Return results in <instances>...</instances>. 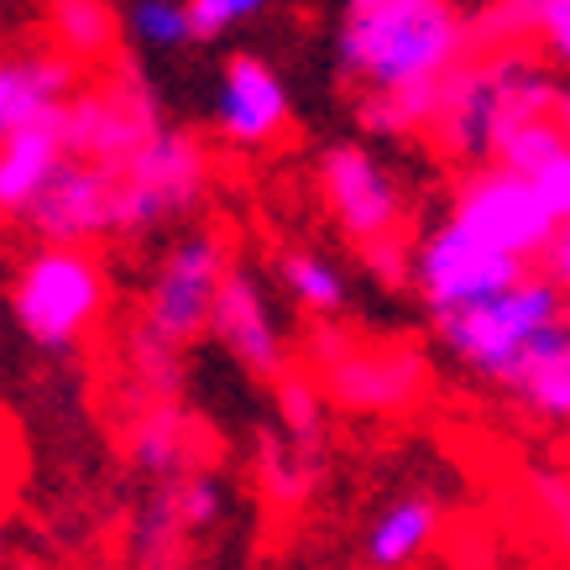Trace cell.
<instances>
[{
    "label": "cell",
    "instance_id": "cell-3",
    "mask_svg": "<svg viewBox=\"0 0 570 570\" xmlns=\"http://www.w3.org/2000/svg\"><path fill=\"white\" fill-rule=\"evenodd\" d=\"M570 320V298L550 273H529L513 288H502L498 298H487L476 309H461L440 320V341L471 377L492 382L508 393V382L519 377V366L529 362L534 341L550 325Z\"/></svg>",
    "mask_w": 570,
    "mask_h": 570
},
{
    "label": "cell",
    "instance_id": "cell-13",
    "mask_svg": "<svg viewBox=\"0 0 570 570\" xmlns=\"http://www.w3.org/2000/svg\"><path fill=\"white\" fill-rule=\"evenodd\" d=\"M209 341L242 366V372H252V377H262V382H277L283 372H294V351H288L283 320H277L262 277L252 273L246 262H230L220 294H215Z\"/></svg>",
    "mask_w": 570,
    "mask_h": 570
},
{
    "label": "cell",
    "instance_id": "cell-37",
    "mask_svg": "<svg viewBox=\"0 0 570 570\" xmlns=\"http://www.w3.org/2000/svg\"><path fill=\"white\" fill-rule=\"evenodd\" d=\"M554 121L570 131V85H566V95H560V110H554Z\"/></svg>",
    "mask_w": 570,
    "mask_h": 570
},
{
    "label": "cell",
    "instance_id": "cell-12",
    "mask_svg": "<svg viewBox=\"0 0 570 570\" xmlns=\"http://www.w3.org/2000/svg\"><path fill=\"white\" fill-rule=\"evenodd\" d=\"M294 126V95L288 79L257 58V52H230L220 63L215 95H209V131L225 147H242V153H267L288 137Z\"/></svg>",
    "mask_w": 570,
    "mask_h": 570
},
{
    "label": "cell",
    "instance_id": "cell-32",
    "mask_svg": "<svg viewBox=\"0 0 570 570\" xmlns=\"http://www.w3.org/2000/svg\"><path fill=\"white\" fill-rule=\"evenodd\" d=\"M273 0H189L194 27H199V42H215V37L236 32L246 21H257Z\"/></svg>",
    "mask_w": 570,
    "mask_h": 570
},
{
    "label": "cell",
    "instance_id": "cell-23",
    "mask_svg": "<svg viewBox=\"0 0 570 570\" xmlns=\"http://www.w3.org/2000/svg\"><path fill=\"white\" fill-rule=\"evenodd\" d=\"M314 471H320V461L304 455L283 430L257 434V476L273 502H304V492L314 487Z\"/></svg>",
    "mask_w": 570,
    "mask_h": 570
},
{
    "label": "cell",
    "instance_id": "cell-5",
    "mask_svg": "<svg viewBox=\"0 0 570 570\" xmlns=\"http://www.w3.org/2000/svg\"><path fill=\"white\" fill-rule=\"evenodd\" d=\"M110 309V277L89 246H37L17 267L11 314L42 351H73Z\"/></svg>",
    "mask_w": 570,
    "mask_h": 570
},
{
    "label": "cell",
    "instance_id": "cell-30",
    "mask_svg": "<svg viewBox=\"0 0 570 570\" xmlns=\"http://www.w3.org/2000/svg\"><path fill=\"white\" fill-rule=\"evenodd\" d=\"M174 502H178L184 529H189V534H205V529H215L225 513V482L215 471H189V476L174 487Z\"/></svg>",
    "mask_w": 570,
    "mask_h": 570
},
{
    "label": "cell",
    "instance_id": "cell-9",
    "mask_svg": "<svg viewBox=\"0 0 570 570\" xmlns=\"http://www.w3.org/2000/svg\"><path fill=\"white\" fill-rule=\"evenodd\" d=\"M163 105L157 89L147 85V73L137 63H116V79L95 89H79L63 105V137L79 163H100L110 174H121L126 163L163 131Z\"/></svg>",
    "mask_w": 570,
    "mask_h": 570
},
{
    "label": "cell",
    "instance_id": "cell-27",
    "mask_svg": "<svg viewBox=\"0 0 570 570\" xmlns=\"http://www.w3.org/2000/svg\"><path fill=\"white\" fill-rule=\"evenodd\" d=\"M126 366H131V377L153 397H174L178 382H184L178 377L184 372V351L157 341L153 330H141V325H131V335H126Z\"/></svg>",
    "mask_w": 570,
    "mask_h": 570
},
{
    "label": "cell",
    "instance_id": "cell-14",
    "mask_svg": "<svg viewBox=\"0 0 570 570\" xmlns=\"http://www.w3.org/2000/svg\"><path fill=\"white\" fill-rule=\"evenodd\" d=\"M21 225L42 246H89L116 236V174L100 163L69 157L58 178L37 194V205L27 209Z\"/></svg>",
    "mask_w": 570,
    "mask_h": 570
},
{
    "label": "cell",
    "instance_id": "cell-35",
    "mask_svg": "<svg viewBox=\"0 0 570 570\" xmlns=\"http://www.w3.org/2000/svg\"><path fill=\"white\" fill-rule=\"evenodd\" d=\"M534 189H539V199L550 205L554 220L566 225L570 220V147L554 157L550 168H539V174H534Z\"/></svg>",
    "mask_w": 570,
    "mask_h": 570
},
{
    "label": "cell",
    "instance_id": "cell-7",
    "mask_svg": "<svg viewBox=\"0 0 570 570\" xmlns=\"http://www.w3.org/2000/svg\"><path fill=\"white\" fill-rule=\"evenodd\" d=\"M230 262L236 257L225 246V230H215V225L178 230L174 242L163 246L153 277H147L137 325L178 351L194 346L199 335H209V309H215V294H220Z\"/></svg>",
    "mask_w": 570,
    "mask_h": 570
},
{
    "label": "cell",
    "instance_id": "cell-15",
    "mask_svg": "<svg viewBox=\"0 0 570 570\" xmlns=\"http://www.w3.org/2000/svg\"><path fill=\"white\" fill-rule=\"evenodd\" d=\"M79 95V63L63 52H17L0 58V141L21 126L48 121Z\"/></svg>",
    "mask_w": 570,
    "mask_h": 570
},
{
    "label": "cell",
    "instance_id": "cell-1",
    "mask_svg": "<svg viewBox=\"0 0 570 570\" xmlns=\"http://www.w3.org/2000/svg\"><path fill=\"white\" fill-rule=\"evenodd\" d=\"M560 95H566V79L539 48L471 52L440 85V110L424 141L440 157H450L461 174L487 168L498 163V147L519 126L554 116Z\"/></svg>",
    "mask_w": 570,
    "mask_h": 570
},
{
    "label": "cell",
    "instance_id": "cell-38",
    "mask_svg": "<svg viewBox=\"0 0 570 570\" xmlns=\"http://www.w3.org/2000/svg\"><path fill=\"white\" fill-rule=\"evenodd\" d=\"M366 6H377V0H346V11H366Z\"/></svg>",
    "mask_w": 570,
    "mask_h": 570
},
{
    "label": "cell",
    "instance_id": "cell-21",
    "mask_svg": "<svg viewBox=\"0 0 570 570\" xmlns=\"http://www.w3.org/2000/svg\"><path fill=\"white\" fill-rule=\"evenodd\" d=\"M445 85V79H440ZM440 85H419V89H397V95H362L356 100V121L372 137L387 141H409V137H430L434 110H440Z\"/></svg>",
    "mask_w": 570,
    "mask_h": 570
},
{
    "label": "cell",
    "instance_id": "cell-18",
    "mask_svg": "<svg viewBox=\"0 0 570 570\" xmlns=\"http://www.w3.org/2000/svg\"><path fill=\"white\" fill-rule=\"evenodd\" d=\"M48 27L63 58H73L79 69L110 63L116 42H121V21H116L110 0H48Z\"/></svg>",
    "mask_w": 570,
    "mask_h": 570
},
{
    "label": "cell",
    "instance_id": "cell-33",
    "mask_svg": "<svg viewBox=\"0 0 570 570\" xmlns=\"http://www.w3.org/2000/svg\"><path fill=\"white\" fill-rule=\"evenodd\" d=\"M534 48L570 73V0H534Z\"/></svg>",
    "mask_w": 570,
    "mask_h": 570
},
{
    "label": "cell",
    "instance_id": "cell-10",
    "mask_svg": "<svg viewBox=\"0 0 570 570\" xmlns=\"http://www.w3.org/2000/svg\"><path fill=\"white\" fill-rule=\"evenodd\" d=\"M314 184L325 199V215L356 252L387 236H409V199L393 168L366 141H330L314 163Z\"/></svg>",
    "mask_w": 570,
    "mask_h": 570
},
{
    "label": "cell",
    "instance_id": "cell-17",
    "mask_svg": "<svg viewBox=\"0 0 570 570\" xmlns=\"http://www.w3.org/2000/svg\"><path fill=\"white\" fill-rule=\"evenodd\" d=\"M440 498L430 492H403L382 508L377 519L366 523L362 539V566L366 570H414L440 539Z\"/></svg>",
    "mask_w": 570,
    "mask_h": 570
},
{
    "label": "cell",
    "instance_id": "cell-4",
    "mask_svg": "<svg viewBox=\"0 0 570 570\" xmlns=\"http://www.w3.org/2000/svg\"><path fill=\"white\" fill-rule=\"evenodd\" d=\"M314 377L325 387L330 403H341L346 414L397 419L419 409L434 387V366L419 346L403 341H356L341 325H320L309 335Z\"/></svg>",
    "mask_w": 570,
    "mask_h": 570
},
{
    "label": "cell",
    "instance_id": "cell-28",
    "mask_svg": "<svg viewBox=\"0 0 570 570\" xmlns=\"http://www.w3.org/2000/svg\"><path fill=\"white\" fill-rule=\"evenodd\" d=\"M570 147V131L554 116H544V121H529V126H519L513 137L498 147V163L502 168H513V174H523V178H534L539 168H550L554 157Z\"/></svg>",
    "mask_w": 570,
    "mask_h": 570
},
{
    "label": "cell",
    "instance_id": "cell-6",
    "mask_svg": "<svg viewBox=\"0 0 570 570\" xmlns=\"http://www.w3.org/2000/svg\"><path fill=\"white\" fill-rule=\"evenodd\" d=\"M215 163L194 131L163 126L116 174V236H157L209 199Z\"/></svg>",
    "mask_w": 570,
    "mask_h": 570
},
{
    "label": "cell",
    "instance_id": "cell-22",
    "mask_svg": "<svg viewBox=\"0 0 570 570\" xmlns=\"http://www.w3.org/2000/svg\"><path fill=\"white\" fill-rule=\"evenodd\" d=\"M273 403H277V430L288 434L304 455H325V387L314 372H283L273 382Z\"/></svg>",
    "mask_w": 570,
    "mask_h": 570
},
{
    "label": "cell",
    "instance_id": "cell-24",
    "mask_svg": "<svg viewBox=\"0 0 570 570\" xmlns=\"http://www.w3.org/2000/svg\"><path fill=\"white\" fill-rule=\"evenodd\" d=\"M126 32L137 37L141 48L153 52H184L199 42V27H194L189 0H131L126 11Z\"/></svg>",
    "mask_w": 570,
    "mask_h": 570
},
{
    "label": "cell",
    "instance_id": "cell-20",
    "mask_svg": "<svg viewBox=\"0 0 570 570\" xmlns=\"http://www.w3.org/2000/svg\"><path fill=\"white\" fill-rule=\"evenodd\" d=\"M277 283H283V294L294 298L314 325H330V320L346 314V304H351L346 273L330 257H320V252H283V257H277Z\"/></svg>",
    "mask_w": 570,
    "mask_h": 570
},
{
    "label": "cell",
    "instance_id": "cell-26",
    "mask_svg": "<svg viewBox=\"0 0 570 570\" xmlns=\"http://www.w3.org/2000/svg\"><path fill=\"white\" fill-rule=\"evenodd\" d=\"M184 534H189V529H184V519H178L174 492H163V498H153L147 508H141L137 534H131L137 566H141V570H168V566H174L178 539H184Z\"/></svg>",
    "mask_w": 570,
    "mask_h": 570
},
{
    "label": "cell",
    "instance_id": "cell-29",
    "mask_svg": "<svg viewBox=\"0 0 570 570\" xmlns=\"http://www.w3.org/2000/svg\"><path fill=\"white\" fill-rule=\"evenodd\" d=\"M508 397H513L519 409H529L534 419H544V424L570 430V351L554 356L550 366H539L534 377L523 382V387H513Z\"/></svg>",
    "mask_w": 570,
    "mask_h": 570
},
{
    "label": "cell",
    "instance_id": "cell-16",
    "mask_svg": "<svg viewBox=\"0 0 570 570\" xmlns=\"http://www.w3.org/2000/svg\"><path fill=\"white\" fill-rule=\"evenodd\" d=\"M69 137H63V110L48 121L21 126L17 137L0 141V220H27L37 194L48 189L58 168L69 163Z\"/></svg>",
    "mask_w": 570,
    "mask_h": 570
},
{
    "label": "cell",
    "instance_id": "cell-25",
    "mask_svg": "<svg viewBox=\"0 0 570 570\" xmlns=\"http://www.w3.org/2000/svg\"><path fill=\"white\" fill-rule=\"evenodd\" d=\"M534 48V0H487L471 11V52Z\"/></svg>",
    "mask_w": 570,
    "mask_h": 570
},
{
    "label": "cell",
    "instance_id": "cell-8",
    "mask_svg": "<svg viewBox=\"0 0 570 570\" xmlns=\"http://www.w3.org/2000/svg\"><path fill=\"white\" fill-rule=\"evenodd\" d=\"M534 267L513 252H498L492 242H482L476 230L445 215L440 225L424 230V242L414 246V288L424 314H430L434 325L450 320V314L461 309H476L487 298H498L502 288H513L519 277H529Z\"/></svg>",
    "mask_w": 570,
    "mask_h": 570
},
{
    "label": "cell",
    "instance_id": "cell-31",
    "mask_svg": "<svg viewBox=\"0 0 570 570\" xmlns=\"http://www.w3.org/2000/svg\"><path fill=\"white\" fill-rule=\"evenodd\" d=\"M529 498H534L539 519L550 523L560 554H570V471H534L529 476Z\"/></svg>",
    "mask_w": 570,
    "mask_h": 570
},
{
    "label": "cell",
    "instance_id": "cell-2",
    "mask_svg": "<svg viewBox=\"0 0 570 570\" xmlns=\"http://www.w3.org/2000/svg\"><path fill=\"white\" fill-rule=\"evenodd\" d=\"M471 58V17L455 0H377L346 11L335 32V69L362 95L440 85Z\"/></svg>",
    "mask_w": 570,
    "mask_h": 570
},
{
    "label": "cell",
    "instance_id": "cell-36",
    "mask_svg": "<svg viewBox=\"0 0 570 570\" xmlns=\"http://www.w3.org/2000/svg\"><path fill=\"white\" fill-rule=\"evenodd\" d=\"M539 273H550L560 288H566V298H570V220L554 230V242H550V252L539 257Z\"/></svg>",
    "mask_w": 570,
    "mask_h": 570
},
{
    "label": "cell",
    "instance_id": "cell-19",
    "mask_svg": "<svg viewBox=\"0 0 570 570\" xmlns=\"http://www.w3.org/2000/svg\"><path fill=\"white\" fill-rule=\"evenodd\" d=\"M194 455V424L174 397H153L131 424V466L147 476H178Z\"/></svg>",
    "mask_w": 570,
    "mask_h": 570
},
{
    "label": "cell",
    "instance_id": "cell-34",
    "mask_svg": "<svg viewBox=\"0 0 570 570\" xmlns=\"http://www.w3.org/2000/svg\"><path fill=\"white\" fill-rule=\"evenodd\" d=\"M362 267L377 277L382 288H409L414 283V246H409V236L372 242V246H362Z\"/></svg>",
    "mask_w": 570,
    "mask_h": 570
},
{
    "label": "cell",
    "instance_id": "cell-11",
    "mask_svg": "<svg viewBox=\"0 0 570 570\" xmlns=\"http://www.w3.org/2000/svg\"><path fill=\"white\" fill-rule=\"evenodd\" d=\"M450 215L476 230L482 242H492L498 252H513L529 267H539V257L550 252L560 220L550 215V205L539 199L534 178L513 174L502 163H487V168H466L455 194H450Z\"/></svg>",
    "mask_w": 570,
    "mask_h": 570
}]
</instances>
